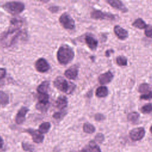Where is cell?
<instances>
[{"label":"cell","mask_w":152,"mask_h":152,"mask_svg":"<svg viewBox=\"0 0 152 152\" xmlns=\"http://www.w3.org/2000/svg\"><path fill=\"white\" fill-rule=\"evenodd\" d=\"M3 8L10 14H17L24 10V4L21 2H8L3 5Z\"/></svg>","instance_id":"cell-4"},{"label":"cell","mask_w":152,"mask_h":152,"mask_svg":"<svg viewBox=\"0 0 152 152\" xmlns=\"http://www.w3.org/2000/svg\"><path fill=\"white\" fill-rule=\"evenodd\" d=\"M49 10L50 11L52 12H56L59 10V7L56 6H52L49 8Z\"/></svg>","instance_id":"cell-37"},{"label":"cell","mask_w":152,"mask_h":152,"mask_svg":"<svg viewBox=\"0 0 152 152\" xmlns=\"http://www.w3.org/2000/svg\"><path fill=\"white\" fill-rule=\"evenodd\" d=\"M83 131L87 134H93L95 132L96 128L94 126L90 123H85L83 126Z\"/></svg>","instance_id":"cell-22"},{"label":"cell","mask_w":152,"mask_h":152,"mask_svg":"<svg viewBox=\"0 0 152 152\" xmlns=\"http://www.w3.org/2000/svg\"><path fill=\"white\" fill-rule=\"evenodd\" d=\"M145 129L143 127H137L129 131V137L133 141H139L143 138L145 135Z\"/></svg>","instance_id":"cell-7"},{"label":"cell","mask_w":152,"mask_h":152,"mask_svg":"<svg viewBox=\"0 0 152 152\" xmlns=\"http://www.w3.org/2000/svg\"><path fill=\"white\" fill-rule=\"evenodd\" d=\"M59 21L64 28L72 30L75 28V21L66 12L63 13L59 17Z\"/></svg>","instance_id":"cell-5"},{"label":"cell","mask_w":152,"mask_h":152,"mask_svg":"<svg viewBox=\"0 0 152 152\" xmlns=\"http://www.w3.org/2000/svg\"><path fill=\"white\" fill-rule=\"evenodd\" d=\"M94 119L96 121H102L105 119V117L103 114L96 113L94 115Z\"/></svg>","instance_id":"cell-35"},{"label":"cell","mask_w":152,"mask_h":152,"mask_svg":"<svg viewBox=\"0 0 152 152\" xmlns=\"http://www.w3.org/2000/svg\"><path fill=\"white\" fill-rule=\"evenodd\" d=\"M113 78V75L110 71H107L103 74H100L99 76L98 80L100 84L104 85L109 83Z\"/></svg>","instance_id":"cell-14"},{"label":"cell","mask_w":152,"mask_h":152,"mask_svg":"<svg viewBox=\"0 0 152 152\" xmlns=\"http://www.w3.org/2000/svg\"><path fill=\"white\" fill-rule=\"evenodd\" d=\"M91 18L95 20H115L116 16L113 14L106 13L98 10H94L90 13Z\"/></svg>","instance_id":"cell-6"},{"label":"cell","mask_w":152,"mask_h":152,"mask_svg":"<svg viewBox=\"0 0 152 152\" xmlns=\"http://www.w3.org/2000/svg\"><path fill=\"white\" fill-rule=\"evenodd\" d=\"M108 94V89L106 86H100L96 91V95L98 97H104Z\"/></svg>","instance_id":"cell-18"},{"label":"cell","mask_w":152,"mask_h":152,"mask_svg":"<svg viewBox=\"0 0 152 152\" xmlns=\"http://www.w3.org/2000/svg\"><path fill=\"white\" fill-rule=\"evenodd\" d=\"M139 117H140V115L137 112H132L129 113L127 116L128 121L132 123L137 122L139 119Z\"/></svg>","instance_id":"cell-23"},{"label":"cell","mask_w":152,"mask_h":152,"mask_svg":"<svg viewBox=\"0 0 152 152\" xmlns=\"http://www.w3.org/2000/svg\"><path fill=\"white\" fill-rule=\"evenodd\" d=\"M49 86V82L48 81H45L42 82L37 88V91L39 94L47 93V91Z\"/></svg>","instance_id":"cell-17"},{"label":"cell","mask_w":152,"mask_h":152,"mask_svg":"<svg viewBox=\"0 0 152 152\" xmlns=\"http://www.w3.org/2000/svg\"><path fill=\"white\" fill-rule=\"evenodd\" d=\"M132 26L139 29H144L146 27L147 24L141 18H138L136 19L132 24Z\"/></svg>","instance_id":"cell-19"},{"label":"cell","mask_w":152,"mask_h":152,"mask_svg":"<svg viewBox=\"0 0 152 152\" xmlns=\"http://www.w3.org/2000/svg\"><path fill=\"white\" fill-rule=\"evenodd\" d=\"M88 151L89 152H102L99 146L94 141H90L88 145Z\"/></svg>","instance_id":"cell-20"},{"label":"cell","mask_w":152,"mask_h":152,"mask_svg":"<svg viewBox=\"0 0 152 152\" xmlns=\"http://www.w3.org/2000/svg\"><path fill=\"white\" fill-rule=\"evenodd\" d=\"M66 114L65 112L64 111H61V112H56L53 115V117L55 119H62Z\"/></svg>","instance_id":"cell-31"},{"label":"cell","mask_w":152,"mask_h":152,"mask_svg":"<svg viewBox=\"0 0 152 152\" xmlns=\"http://www.w3.org/2000/svg\"><path fill=\"white\" fill-rule=\"evenodd\" d=\"M140 110L143 113H150L152 112V104L147 103L142 106Z\"/></svg>","instance_id":"cell-29"},{"label":"cell","mask_w":152,"mask_h":152,"mask_svg":"<svg viewBox=\"0 0 152 152\" xmlns=\"http://www.w3.org/2000/svg\"><path fill=\"white\" fill-rule=\"evenodd\" d=\"M3 144H4V141H3L2 138H1V137L0 136V148H1L2 147Z\"/></svg>","instance_id":"cell-38"},{"label":"cell","mask_w":152,"mask_h":152,"mask_svg":"<svg viewBox=\"0 0 152 152\" xmlns=\"http://www.w3.org/2000/svg\"><path fill=\"white\" fill-rule=\"evenodd\" d=\"M104 140V135L102 133H98L95 136V140L99 143H102Z\"/></svg>","instance_id":"cell-33"},{"label":"cell","mask_w":152,"mask_h":152,"mask_svg":"<svg viewBox=\"0 0 152 152\" xmlns=\"http://www.w3.org/2000/svg\"><path fill=\"white\" fill-rule=\"evenodd\" d=\"M116 64L119 66H126L127 59L124 56H118L116 59Z\"/></svg>","instance_id":"cell-27"},{"label":"cell","mask_w":152,"mask_h":152,"mask_svg":"<svg viewBox=\"0 0 152 152\" xmlns=\"http://www.w3.org/2000/svg\"><path fill=\"white\" fill-rule=\"evenodd\" d=\"M140 98L141 99H144V100H149L152 99V91H150V92L145 93V94H143L142 95L140 96Z\"/></svg>","instance_id":"cell-34"},{"label":"cell","mask_w":152,"mask_h":152,"mask_svg":"<svg viewBox=\"0 0 152 152\" xmlns=\"http://www.w3.org/2000/svg\"><path fill=\"white\" fill-rule=\"evenodd\" d=\"M51 126L50 123L49 122H45L41 124L39 127V131L41 134H46L50 129Z\"/></svg>","instance_id":"cell-21"},{"label":"cell","mask_w":152,"mask_h":152,"mask_svg":"<svg viewBox=\"0 0 152 152\" xmlns=\"http://www.w3.org/2000/svg\"><path fill=\"white\" fill-rule=\"evenodd\" d=\"M9 103V97L4 91H0V104L5 106Z\"/></svg>","instance_id":"cell-24"},{"label":"cell","mask_w":152,"mask_h":152,"mask_svg":"<svg viewBox=\"0 0 152 152\" xmlns=\"http://www.w3.org/2000/svg\"><path fill=\"white\" fill-rule=\"evenodd\" d=\"M6 75V70L4 68H0V80L4 78Z\"/></svg>","instance_id":"cell-36"},{"label":"cell","mask_w":152,"mask_h":152,"mask_svg":"<svg viewBox=\"0 0 152 152\" xmlns=\"http://www.w3.org/2000/svg\"><path fill=\"white\" fill-rule=\"evenodd\" d=\"M80 152H89V151H88V150L84 148V149H82V150H81V151H80Z\"/></svg>","instance_id":"cell-39"},{"label":"cell","mask_w":152,"mask_h":152,"mask_svg":"<svg viewBox=\"0 0 152 152\" xmlns=\"http://www.w3.org/2000/svg\"><path fill=\"white\" fill-rule=\"evenodd\" d=\"M150 132L152 133V125L151 126V127H150Z\"/></svg>","instance_id":"cell-40"},{"label":"cell","mask_w":152,"mask_h":152,"mask_svg":"<svg viewBox=\"0 0 152 152\" xmlns=\"http://www.w3.org/2000/svg\"><path fill=\"white\" fill-rule=\"evenodd\" d=\"M56 56L57 59L61 64L66 65L74 59V52L69 46L63 45L58 49Z\"/></svg>","instance_id":"cell-2"},{"label":"cell","mask_w":152,"mask_h":152,"mask_svg":"<svg viewBox=\"0 0 152 152\" xmlns=\"http://www.w3.org/2000/svg\"><path fill=\"white\" fill-rule=\"evenodd\" d=\"M24 132L29 134L31 138L33 141L37 144H40L42 143L43 141L44 140V135L41 134L39 130L34 129H27L24 130Z\"/></svg>","instance_id":"cell-8"},{"label":"cell","mask_w":152,"mask_h":152,"mask_svg":"<svg viewBox=\"0 0 152 152\" xmlns=\"http://www.w3.org/2000/svg\"><path fill=\"white\" fill-rule=\"evenodd\" d=\"M106 2L108 3L112 7L121 11L122 12H128V8L124 5L122 2L119 0H107Z\"/></svg>","instance_id":"cell-10"},{"label":"cell","mask_w":152,"mask_h":152,"mask_svg":"<svg viewBox=\"0 0 152 152\" xmlns=\"http://www.w3.org/2000/svg\"><path fill=\"white\" fill-rule=\"evenodd\" d=\"M24 20L20 17H15L11 19L7 30L0 34V46L3 48H8L26 34Z\"/></svg>","instance_id":"cell-1"},{"label":"cell","mask_w":152,"mask_h":152,"mask_svg":"<svg viewBox=\"0 0 152 152\" xmlns=\"http://www.w3.org/2000/svg\"><path fill=\"white\" fill-rule=\"evenodd\" d=\"M39 103L43 104H49V95L47 93L45 94H39L38 96Z\"/></svg>","instance_id":"cell-25"},{"label":"cell","mask_w":152,"mask_h":152,"mask_svg":"<svg viewBox=\"0 0 152 152\" xmlns=\"http://www.w3.org/2000/svg\"><path fill=\"white\" fill-rule=\"evenodd\" d=\"M150 90L151 87L150 85L146 83H142L140 84V86L138 87V92L142 93V94L150 92Z\"/></svg>","instance_id":"cell-26"},{"label":"cell","mask_w":152,"mask_h":152,"mask_svg":"<svg viewBox=\"0 0 152 152\" xmlns=\"http://www.w3.org/2000/svg\"><path fill=\"white\" fill-rule=\"evenodd\" d=\"M53 85L57 89L66 94H71L75 88V85L74 83L66 81L61 76L55 78L53 81Z\"/></svg>","instance_id":"cell-3"},{"label":"cell","mask_w":152,"mask_h":152,"mask_svg":"<svg viewBox=\"0 0 152 152\" xmlns=\"http://www.w3.org/2000/svg\"><path fill=\"white\" fill-rule=\"evenodd\" d=\"M113 31L115 35L118 37V39L121 40H125L128 36V31L118 25L115 26L113 28Z\"/></svg>","instance_id":"cell-13"},{"label":"cell","mask_w":152,"mask_h":152,"mask_svg":"<svg viewBox=\"0 0 152 152\" xmlns=\"http://www.w3.org/2000/svg\"><path fill=\"white\" fill-rule=\"evenodd\" d=\"M145 35L150 38H152V26L150 25H147L144 31Z\"/></svg>","instance_id":"cell-30"},{"label":"cell","mask_w":152,"mask_h":152,"mask_svg":"<svg viewBox=\"0 0 152 152\" xmlns=\"http://www.w3.org/2000/svg\"><path fill=\"white\" fill-rule=\"evenodd\" d=\"M78 73V68L76 65H72L65 71V76L69 80H75Z\"/></svg>","instance_id":"cell-11"},{"label":"cell","mask_w":152,"mask_h":152,"mask_svg":"<svg viewBox=\"0 0 152 152\" xmlns=\"http://www.w3.org/2000/svg\"><path fill=\"white\" fill-rule=\"evenodd\" d=\"M35 67L37 71L40 72H46L50 68L49 64L44 58L38 59L35 63Z\"/></svg>","instance_id":"cell-9"},{"label":"cell","mask_w":152,"mask_h":152,"mask_svg":"<svg viewBox=\"0 0 152 152\" xmlns=\"http://www.w3.org/2000/svg\"><path fill=\"white\" fill-rule=\"evenodd\" d=\"M55 103H56V107L59 110H62L67 107V105H68L67 98L65 96H61L58 97Z\"/></svg>","instance_id":"cell-15"},{"label":"cell","mask_w":152,"mask_h":152,"mask_svg":"<svg viewBox=\"0 0 152 152\" xmlns=\"http://www.w3.org/2000/svg\"><path fill=\"white\" fill-rule=\"evenodd\" d=\"M36 107L37 109V110H41L42 112H45L48 109V104H40V103H37Z\"/></svg>","instance_id":"cell-32"},{"label":"cell","mask_w":152,"mask_h":152,"mask_svg":"<svg viewBox=\"0 0 152 152\" xmlns=\"http://www.w3.org/2000/svg\"><path fill=\"white\" fill-rule=\"evenodd\" d=\"M21 147L23 149V150L28 152H33L34 150V146L30 144H28L27 142H23L21 143Z\"/></svg>","instance_id":"cell-28"},{"label":"cell","mask_w":152,"mask_h":152,"mask_svg":"<svg viewBox=\"0 0 152 152\" xmlns=\"http://www.w3.org/2000/svg\"><path fill=\"white\" fill-rule=\"evenodd\" d=\"M28 110L27 107L23 106L18 111L15 116V122L17 124H21L25 121L26 115Z\"/></svg>","instance_id":"cell-12"},{"label":"cell","mask_w":152,"mask_h":152,"mask_svg":"<svg viewBox=\"0 0 152 152\" xmlns=\"http://www.w3.org/2000/svg\"><path fill=\"white\" fill-rule=\"evenodd\" d=\"M85 42L87 45L91 50H94L96 49L97 46L98 45V42L97 40L96 39H94L93 36L87 35L85 37Z\"/></svg>","instance_id":"cell-16"}]
</instances>
